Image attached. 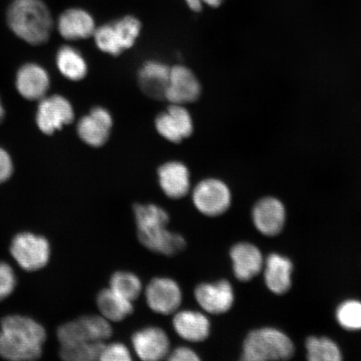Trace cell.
Wrapping results in <instances>:
<instances>
[{
    "label": "cell",
    "instance_id": "12",
    "mask_svg": "<svg viewBox=\"0 0 361 361\" xmlns=\"http://www.w3.org/2000/svg\"><path fill=\"white\" fill-rule=\"evenodd\" d=\"M194 295L201 308L212 314L228 312L234 302L233 287L227 281L201 283Z\"/></svg>",
    "mask_w": 361,
    "mask_h": 361
},
{
    "label": "cell",
    "instance_id": "14",
    "mask_svg": "<svg viewBox=\"0 0 361 361\" xmlns=\"http://www.w3.org/2000/svg\"><path fill=\"white\" fill-rule=\"evenodd\" d=\"M113 120L110 112L105 108L94 107L78 124L79 137L87 145L100 147L109 138Z\"/></svg>",
    "mask_w": 361,
    "mask_h": 361
},
{
    "label": "cell",
    "instance_id": "11",
    "mask_svg": "<svg viewBox=\"0 0 361 361\" xmlns=\"http://www.w3.org/2000/svg\"><path fill=\"white\" fill-rule=\"evenodd\" d=\"M155 126L162 137L173 143L182 142L193 132L190 113L183 106L176 104H171L168 110L157 117Z\"/></svg>",
    "mask_w": 361,
    "mask_h": 361
},
{
    "label": "cell",
    "instance_id": "5",
    "mask_svg": "<svg viewBox=\"0 0 361 361\" xmlns=\"http://www.w3.org/2000/svg\"><path fill=\"white\" fill-rule=\"evenodd\" d=\"M112 332L109 320L101 314H90L62 324L58 329L57 337L61 346H66L83 342H105L111 337Z\"/></svg>",
    "mask_w": 361,
    "mask_h": 361
},
{
    "label": "cell",
    "instance_id": "27",
    "mask_svg": "<svg viewBox=\"0 0 361 361\" xmlns=\"http://www.w3.org/2000/svg\"><path fill=\"white\" fill-rule=\"evenodd\" d=\"M105 342L90 341L61 346L60 355L68 361H93L100 359Z\"/></svg>",
    "mask_w": 361,
    "mask_h": 361
},
{
    "label": "cell",
    "instance_id": "15",
    "mask_svg": "<svg viewBox=\"0 0 361 361\" xmlns=\"http://www.w3.org/2000/svg\"><path fill=\"white\" fill-rule=\"evenodd\" d=\"M51 85L48 72L35 63H27L18 71L16 87L25 100L40 101L47 94Z\"/></svg>",
    "mask_w": 361,
    "mask_h": 361
},
{
    "label": "cell",
    "instance_id": "2",
    "mask_svg": "<svg viewBox=\"0 0 361 361\" xmlns=\"http://www.w3.org/2000/svg\"><path fill=\"white\" fill-rule=\"evenodd\" d=\"M47 332L35 320L20 315H11L2 319L0 331V355L13 361L38 359Z\"/></svg>",
    "mask_w": 361,
    "mask_h": 361
},
{
    "label": "cell",
    "instance_id": "30",
    "mask_svg": "<svg viewBox=\"0 0 361 361\" xmlns=\"http://www.w3.org/2000/svg\"><path fill=\"white\" fill-rule=\"evenodd\" d=\"M337 319L342 327L349 331L361 329V303L349 300L343 303L337 310Z\"/></svg>",
    "mask_w": 361,
    "mask_h": 361
},
{
    "label": "cell",
    "instance_id": "35",
    "mask_svg": "<svg viewBox=\"0 0 361 361\" xmlns=\"http://www.w3.org/2000/svg\"><path fill=\"white\" fill-rule=\"evenodd\" d=\"M188 6L191 8L192 11L200 12L202 8V3L201 0H185Z\"/></svg>",
    "mask_w": 361,
    "mask_h": 361
},
{
    "label": "cell",
    "instance_id": "26",
    "mask_svg": "<svg viewBox=\"0 0 361 361\" xmlns=\"http://www.w3.org/2000/svg\"><path fill=\"white\" fill-rule=\"evenodd\" d=\"M306 349L310 361H338L342 359L340 349L328 338L310 337L307 340Z\"/></svg>",
    "mask_w": 361,
    "mask_h": 361
},
{
    "label": "cell",
    "instance_id": "6",
    "mask_svg": "<svg viewBox=\"0 0 361 361\" xmlns=\"http://www.w3.org/2000/svg\"><path fill=\"white\" fill-rule=\"evenodd\" d=\"M11 255L22 269L36 271L48 264L51 246L47 239L35 234L24 233L13 238Z\"/></svg>",
    "mask_w": 361,
    "mask_h": 361
},
{
    "label": "cell",
    "instance_id": "34",
    "mask_svg": "<svg viewBox=\"0 0 361 361\" xmlns=\"http://www.w3.org/2000/svg\"><path fill=\"white\" fill-rule=\"evenodd\" d=\"M168 359L171 361H197L200 360L195 351L185 346L175 349L171 353H169Z\"/></svg>",
    "mask_w": 361,
    "mask_h": 361
},
{
    "label": "cell",
    "instance_id": "28",
    "mask_svg": "<svg viewBox=\"0 0 361 361\" xmlns=\"http://www.w3.org/2000/svg\"><path fill=\"white\" fill-rule=\"evenodd\" d=\"M117 37L125 49L132 48L141 32V23L134 16H125L121 19L112 23Z\"/></svg>",
    "mask_w": 361,
    "mask_h": 361
},
{
    "label": "cell",
    "instance_id": "17",
    "mask_svg": "<svg viewBox=\"0 0 361 361\" xmlns=\"http://www.w3.org/2000/svg\"><path fill=\"white\" fill-rule=\"evenodd\" d=\"M96 29L93 17L82 8H69L63 12L57 20L59 33L67 40L92 37Z\"/></svg>",
    "mask_w": 361,
    "mask_h": 361
},
{
    "label": "cell",
    "instance_id": "13",
    "mask_svg": "<svg viewBox=\"0 0 361 361\" xmlns=\"http://www.w3.org/2000/svg\"><path fill=\"white\" fill-rule=\"evenodd\" d=\"M132 343L135 354L142 360H160L170 353L169 338L159 327L140 329L133 334Z\"/></svg>",
    "mask_w": 361,
    "mask_h": 361
},
{
    "label": "cell",
    "instance_id": "7",
    "mask_svg": "<svg viewBox=\"0 0 361 361\" xmlns=\"http://www.w3.org/2000/svg\"><path fill=\"white\" fill-rule=\"evenodd\" d=\"M192 202L203 215L216 216L228 209L231 203V192L222 180L205 179L194 188Z\"/></svg>",
    "mask_w": 361,
    "mask_h": 361
},
{
    "label": "cell",
    "instance_id": "8",
    "mask_svg": "<svg viewBox=\"0 0 361 361\" xmlns=\"http://www.w3.org/2000/svg\"><path fill=\"white\" fill-rule=\"evenodd\" d=\"M35 121L40 132L52 135L69 125L75 118L73 106L60 94L44 97L39 101Z\"/></svg>",
    "mask_w": 361,
    "mask_h": 361
},
{
    "label": "cell",
    "instance_id": "23",
    "mask_svg": "<svg viewBox=\"0 0 361 361\" xmlns=\"http://www.w3.org/2000/svg\"><path fill=\"white\" fill-rule=\"evenodd\" d=\"M97 305L101 315L110 322H121L133 313V302L126 300L111 288L98 293Z\"/></svg>",
    "mask_w": 361,
    "mask_h": 361
},
{
    "label": "cell",
    "instance_id": "19",
    "mask_svg": "<svg viewBox=\"0 0 361 361\" xmlns=\"http://www.w3.org/2000/svg\"><path fill=\"white\" fill-rule=\"evenodd\" d=\"M234 274L240 281H248L260 273L264 266L263 256L258 247L247 243L234 245L230 251Z\"/></svg>",
    "mask_w": 361,
    "mask_h": 361
},
{
    "label": "cell",
    "instance_id": "31",
    "mask_svg": "<svg viewBox=\"0 0 361 361\" xmlns=\"http://www.w3.org/2000/svg\"><path fill=\"white\" fill-rule=\"evenodd\" d=\"M132 360V354L128 347L121 343L104 345L100 359H99L102 361H130Z\"/></svg>",
    "mask_w": 361,
    "mask_h": 361
},
{
    "label": "cell",
    "instance_id": "37",
    "mask_svg": "<svg viewBox=\"0 0 361 361\" xmlns=\"http://www.w3.org/2000/svg\"><path fill=\"white\" fill-rule=\"evenodd\" d=\"M4 116H6V111H4L1 99H0V124L2 123V121L4 119Z\"/></svg>",
    "mask_w": 361,
    "mask_h": 361
},
{
    "label": "cell",
    "instance_id": "16",
    "mask_svg": "<svg viewBox=\"0 0 361 361\" xmlns=\"http://www.w3.org/2000/svg\"><path fill=\"white\" fill-rule=\"evenodd\" d=\"M252 218L260 233L267 236H275L283 228L286 209L283 203L276 198L266 197L255 205Z\"/></svg>",
    "mask_w": 361,
    "mask_h": 361
},
{
    "label": "cell",
    "instance_id": "9",
    "mask_svg": "<svg viewBox=\"0 0 361 361\" xmlns=\"http://www.w3.org/2000/svg\"><path fill=\"white\" fill-rule=\"evenodd\" d=\"M147 303L152 311L169 315L177 312L183 300L178 283L169 278H155L146 288Z\"/></svg>",
    "mask_w": 361,
    "mask_h": 361
},
{
    "label": "cell",
    "instance_id": "33",
    "mask_svg": "<svg viewBox=\"0 0 361 361\" xmlns=\"http://www.w3.org/2000/svg\"><path fill=\"white\" fill-rule=\"evenodd\" d=\"M13 173L12 158L8 152L0 147V184L7 182Z\"/></svg>",
    "mask_w": 361,
    "mask_h": 361
},
{
    "label": "cell",
    "instance_id": "22",
    "mask_svg": "<svg viewBox=\"0 0 361 361\" xmlns=\"http://www.w3.org/2000/svg\"><path fill=\"white\" fill-rule=\"evenodd\" d=\"M293 264L286 257L272 254L266 260L264 279L271 291L277 295L286 293L291 286Z\"/></svg>",
    "mask_w": 361,
    "mask_h": 361
},
{
    "label": "cell",
    "instance_id": "20",
    "mask_svg": "<svg viewBox=\"0 0 361 361\" xmlns=\"http://www.w3.org/2000/svg\"><path fill=\"white\" fill-rule=\"evenodd\" d=\"M170 69L164 63L150 61L144 64L138 73L140 87L142 92L153 99H165L168 87Z\"/></svg>",
    "mask_w": 361,
    "mask_h": 361
},
{
    "label": "cell",
    "instance_id": "18",
    "mask_svg": "<svg viewBox=\"0 0 361 361\" xmlns=\"http://www.w3.org/2000/svg\"><path fill=\"white\" fill-rule=\"evenodd\" d=\"M161 190L173 200H180L190 190V173L182 162L169 161L157 171Z\"/></svg>",
    "mask_w": 361,
    "mask_h": 361
},
{
    "label": "cell",
    "instance_id": "36",
    "mask_svg": "<svg viewBox=\"0 0 361 361\" xmlns=\"http://www.w3.org/2000/svg\"><path fill=\"white\" fill-rule=\"evenodd\" d=\"M202 4H207L211 7L216 8L222 4L224 0H201Z\"/></svg>",
    "mask_w": 361,
    "mask_h": 361
},
{
    "label": "cell",
    "instance_id": "21",
    "mask_svg": "<svg viewBox=\"0 0 361 361\" xmlns=\"http://www.w3.org/2000/svg\"><path fill=\"white\" fill-rule=\"evenodd\" d=\"M173 324L178 335L189 342H202L209 336V320L197 311H180L175 314Z\"/></svg>",
    "mask_w": 361,
    "mask_h": 361
},
{
    "label": "cell",
    "instance_id": "29",
    "mask_svg": "<svg viewBox=\"0 0 361 361\" xmlns=\"http://www.w3.org/2000/svg\"><path fill=\"white\" fill-rule=\"evenodd\" d=\"M93 36L97 47L104 53L118 56L124 51L112 24L98 27L94 30Z\"/></svg>",
    "mask_w": 361,
    "mask_h": 361
},
{
    "label": "cell",
    "instance_id": "1",
    "mask_svg": "<svg viewBox=\"0 0 361 361\" xmlns=\"http://www.w3.org/2000/svg\"><path fill=\"white\" fill-rule=\"evenodd\" d=\"M133 211L138 240L147 250L173 257L186 248V239L168 228L169 215L162 207L155 204H135Z\"/></svg>",
    "mask_w": 361,
    "mask_h": 361
},
{
    "label": "cell",
    "instance_id": "32",
    "mask_svg": "<svg viewBox=\"0 0 361 361\" xmlns=\"http://www.w3.org/2000/svg\"><path fill=\"white\" fill-rule=\"evenodd\" d=\"M16 279L10 265L0 263V301L6 299L15 290Z\"/></svg>",
    "mask_w": 361,
    "mask_h": 361
},
{
    "label": "cell",
    "instance_id": "24",
    "mask_svg": "<svg viewBox=\"0 0 361 361\" xmlns=\"http://www.w3.org/2000/svg\"><path fill=\"white\" fill-rule=\"evenodd\" d=\"M56 66L62 75L70 80L78 81L85 78L88 67L81 54L73 47L65 45L59 49Z\"/></svg>",
    "mask_w": 361,
    "mask_h": 361
},
{
    "label": "cell",
    "instance_id": "3",
    "mask_svg": "<svg viewBox=\"0 0 361 361\" xmlns=\"http://www.w3.org/2000/svg\"><path fill=\"white\" fill-rule=\"evenodd\" d=\"M6 17L12 32L26 43L40 45L51 37L54 20L42 0H13Z\"/></svg>",
    "mask_w": 361,
    "mask_h": 361
},
{
    "label": "cell",
    "instance_id": "4",
    "mask_svg": "<svg viewBox=\"0 0 361 361\" xmlns=\"http://www.w3.org/2000/svg\"><path fill=\"white\" fill-rule=\"evenodd\" d=\"M295 346L290 338L278 329H256L247 336L243 344L242 360L264 361L292 357Z\"/></svg>",
    "mask_w": 361,
    "mask_h": 361
},
{
    "label": "cell",
    "instance_id": "25",
    "mask_svg": "<svg viewBox=\"0 0 361 361\" xmlns=\"http://www.w3.org/2000/svg\"><path fill=\"white\" fill-rule=\"evenodd\" d=\"M110 288L126 300L133 302L141 295L142 284L137 275L118 271L111 275Z\"/></svg>",
    "mask_w": 361,
    "mask_h": 361
},
{
    "label": "cell",
    "instance_id": "10",
    "mask_svg": "<svg viewBox=\"0 0 361 361\" xmlns=\"http://www.w3.org/2000/svg\"><path fill=\"white\" fill-rule=\"evenodd\" d=\"M200 94V81L189 68L180 65L171 68L166 100L171 104L183 106L197 101Z\"/></svg>",
    "mask_w": 361,
    "mask_h": 361
}]
</instances>
